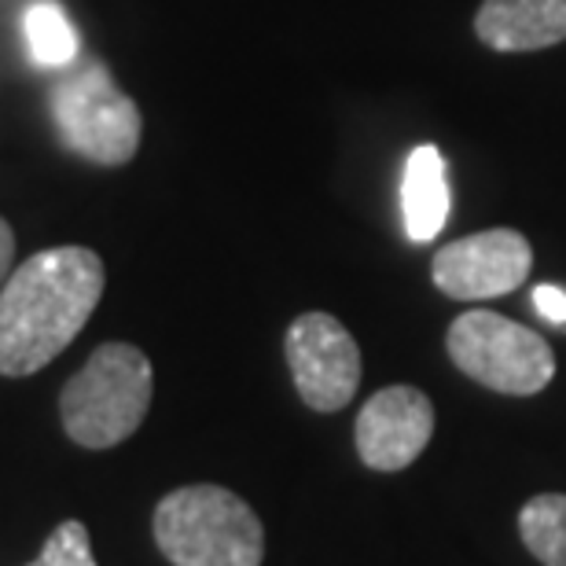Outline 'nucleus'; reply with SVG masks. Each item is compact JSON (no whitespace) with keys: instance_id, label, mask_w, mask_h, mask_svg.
Segmentation results:
<instances>
[{"instance_id":"nucleus-15","label":"nucleus","mask_w":566,"mask_h":566,"mask_svg":"<svg viewBox=\"0 0 566 566\" xmlns=\"http://www.w3.org/2000/svg\"><path fill=\"white\" fill-rule=\"evenodd\" d=\"M11 262H15V232L0 218V283L11 276Z\"/></svg>"},{"instance_id":"nucleus-7","label":"nucleus","mask_w":566,"mask_h":566,"mask_svg":"<svg viewBox=\"0 0 566 566\" xmlns=\"http://www.w3.org/2000/svg\"><path fill=\"white\" fill-rule=\"evenodd\" d=\"M534 265L526 235L515 229H490L441 247L430 262L434 287L449 298L482 302L523 287Z\"/></svg>"},{"instance_id":"nucleus-10","label":"nucleus","mask_w":566,"mask_h":566,"mask_svg":"<svg viewBox=\"0 0 566 566\" xmlns=\"http://www.w3.org/2000/svg\"><path fill=\"white\" fill-rule=\"evenodd\" d=\"M449 177L446 158L434 144H420L405 163L401 177V213L412 243H430L449 221Z\"/></svg>"},{"instance_id":"nucleus-3","label":"nucleus","mask_w":566,"mask_h":566,"mask_svg":"<svg viewBox=\"0 0 566 566\" xmlns=\"http://www.w3.org/2000/svg\"><path fill=\"white\" fill-rule=\"evenodd\" d=\"M151 360L129 343H104L63 387L60 416L77 446L111 449L137 434L151 409Z\"/></svg>"},{"instance_id":"nucleus-5","label":"nucleus","mask_w":566,"mask_h":566,"mask_svg":"<svg viewBox=\"0 0 566 566\" xmlns=\"http://www.w3.org/2000/svg\"><path fill=\"white\" fill-rule=\"evenodd\" d=\"M446 346L463 376L512 398L541 394L556 376V354L545 335L490 310L460 313L449 327Z\"/></svg>"},{"instance_id":"nucleus-2","label":"nucleus","mask_w":566,"mask_h":566,"mask_svg":"<svg viewBox=\"0 0 566 566\" xmlns=\"http://www.w3.org/2000/svg\"><path fill=\"white\" fill-rule=\"evenodd\" d=\"M155 545L174 566H262L265 530L232 490L185 485L155 507Z\"/></svg>"},{"instance_id":"nucleus-12","label":"nucleus","mask_w":566,"mask_h":566,"mask_svg":"<svg viewBox=\"0 0 566 566\" xmlns=\"http://www.w3.org/2000/svg\"><path fill=\"white\" fill-rule=\"evenodd\" d=\"M518 534H523L537 563L566 566V496L545 493L526 501L523 512H518Z\"/></svg>"},{"instance_id":"nucleus-6","label":"nucleus","mask_w":566,"mask_h":566,"mask_svg":"<svg viewBox=\"0 0 566 566\" xmlns=\"http://www.w3.org/2000/svg\"><path fill=\"white\" fill-rule=\"evenodd\" d=\"M287 365L302 401L316 412H338L360 387V349L332 313H302L287 327Z\"/></svg>"},{"instance_id":"nucleus-8","label":"nucleus","mask_w":566,"mask_h":566,"mask_svg":"<svg viewBox=\"0 0 566 566\" xmlns=\"http://www.w3.org/2000/svg\"><path fill=\"white\" fill-rule=\"evenodd\" d=\"M434 434V405L416 387L371 394L357 416V452L371 471H401Z\"/></svg>"},{"instance_id":"nucleus-14","label":"nucleus","mask_w":566,"mask_h":566,"mask_svg":"<svg viewBox=\"0 0 566 566\" xmlns=\"http://www.w3.org/2000/svg\"><path fill=\"white\" fill-rule=\"evenodd\" d=\"M534 310L545 316L548 324H566V291L556 283H541L534 291Z\"/></svg>"},{"instance_id":"nucleus-11","label":"nucleus","mask_w":566,"mask_h":566,"mask_svg":"<svg viewBox=\"0 0 566 566\" xmlns=\"http://www.w3.org/2000/svg\"><path fill=\"white\" fill-rule=\"evenodd\" d=\"M22 38H27V49L38 66H52V71H66V66L77 63V30L71 15L63 11V4L55 0H33V4L22 11Z\"/></svg>"},{"instance_id":"nucleus-4","label":"nucleus","mask_w":566,"mask_h":566,"mask_svg":"<svg viewBox=\"0 0 566 566\" xmlns=\"http://www.w3.org/2000/svg\"><path fill=\"white\" fill-rule=\"evenodd\" d=\"M52 122L74 155L96 166H126L140 147V107L122 93L104 63L66 66L52 88Z\"/></svg>"},{"instance_id":"nucleus-1","label":"nucleus","mask_w":566,"mask_h":566,"mask_svg":"<svg viewBox=\"0 0 566 566\" xmlns=\"http://www.w3.org/2000/svg\"><path fill=\"white\" fill-rule=\"evenodd\" d=\"M104 294V262L88 247H49L0 287V376H33L74 343Z\"/></svg>"},{"instance_id":"nucleus-13","label":"nucleus","mask_w":566,"mask_h":566,"mask_svg":"<svg viewBox=\"0 0 566 566\" xmlns=\"http://www.w3.org/2000/svg\"><path fill=\"white\" fill-rule=\"evenodd\" d=\"M30 566H96L93 545H88V530L77 518H66L49 534L41 556Z\"/></svg>"},{"instance_id":"nucleus-9","label":"nucleus","mask_w":566,"mask_h":566,"mask_svg":"<svg viewBox=\"0 0 566 566\" xmlns=\"http://www.w3.org/2000/svg\"><path fill=\"white\" fill-rule=\"evenodd\" d=\"M474 33L496 52H537L566 41V0H485Z\"/></svg>"}]
</instances>
